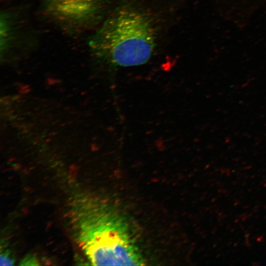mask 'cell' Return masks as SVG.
Segmentation results:
<instances>
[{
	"label": "cell",
	"mask_w": 266,
	"mask_h": 266,
	"mask_svg": "<svg viewBox=\"0 0 266 266\" xmlns=\"http://www.w3.org/2000/svg\"><path fill=\"white\" fill-rule=\"evenodd\" d=\"M109 0H45L47 13L55 20L73 27L87 26L101 16Z\"/></svg>",
	"instance_id": "cell-3"
},
{
	"label": "cell",
	"mask_w": 266,
	"mask_h": 266,
	"mask_svg": "<svg viewBox=\"0 0 266 266\" xmlns=\"http://www.w3.org/2000/svg\"><path fill=\"white\" fill-rule=\"evenodd\" d=\"M157 30L150 15L132 4L116 8L91 38L89 45L98 57L117 66L147 63L157 43Z\"/></svg>",
	"instance_id": "cell-1"
},
{
	"label": "cell",
	"mask_w": 266,
	"mask_h": 266,
	"mask_svg": "<svg viewBox=\"0 0 266 266\" xmlns=\"http://www.w3.org/2000/svg\"><path fill=\"white\" fill-rule=\"evenodd\" d=\"M36 259L32 256H28L21 262L20 265H37Z\"/></svg>",
	"instance_id": "cell-5"
},
{
	"label": "cell",
	"mask_w": 266,
	"mask_h": 266,
	"mask_svg": "<svg viewBox=\"0 0 266 266\" xmlns=\"http://www.w3.org/2000/svg\"><path fill=\"white\" fill-rule=\"evenodd\" d=\"M73 211L77 239L92 265H141L129 231L117 215L93 200L81 201Z\"/></svg>",
	"instance_id": "cell-2"
},
{
	"label": "cell",
	"mask_w": 266,
	"mask_h": 266,
	"mask_svg": "<svg viewBox=\"0 0 266 266\" xmlns=\"http://www.w3.org/2000/svg\"><path fill=\"white\" fill-rule=\"evenodd\" d=\"M0 266H12L14 265V260L7 250L1 252L0 254Z\"/></svg>",
	"instance_id": "cell-4"
}]
</instances>
